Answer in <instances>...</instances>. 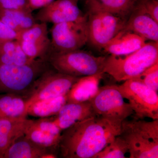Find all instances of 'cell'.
I'll list each match as a JSON object with an SVG mask.
<instances>
[{"mask_svg": "<svg viewBox=\"0 0 158 158\" xmlns=\"http://www.w3.org/2000/svg\"><path fill=\"white\" fill-rule=\"evenodd\" d=\"M30 124L24 135L25 138L43 148L58 149L61 135H55L44 131L31 127Z\"/></svg>", "mask_w": 158, "mask_h": 158, "instance_id": "21", "label": "cell"}, {"mask_svg": "<svg viewBox=\"0 0 158 158\" xmlns=\"http://www.w3.org/2000/svg\"><path fill=\"white\" fill-rule=\"evenodd\" d=\"M26 98L13 94H0V118L25 116Z\"/></svg>", "mask_w": 158, "mask_h": 158, "instance_id": "20", "label": "cell"}, {"mask_svg": "<svg viewBox=\"0 0 158 158\" xmlns=\"http://www.w3.org/2000/svg\"><path fill=\"white\" fill-rule=\"evenodd\" d=\"M34 60L27 57L17 40L0 43V65H25Z\"/></svg>", "mask_w": 158, "mask_h": 158, "instance_id": "19", "label": "cell"}, {"mask_svg": "<svg viewBox=\"0 0 158 158\" xmlns=\"http://www.w3.org/2000/svg\"><path fill=\"white\" fill-rule=\"evenodd\" d=\"M67 102L66 95L39 101L29 106L26 111V116L38 118H48L56 116Z\"/></svg>", "mask_w": 158, "mask_h": 158, "instance_id": "18", "label": "cell"}, {"mask_svg": "<svg viewBox=\"0 0 158 158\" xmlns=\"http://www.w3.org/2000/svg\"><path fill=\"white\" fill-rule=\"evenodd\" d=\"M104 74L79 78L66 94L67 102L90 101L97 93L100 82Z\"/></svg>", "mask_w": 158, "mask_h": 158, "instance_id": "16", "label": "cell"}, {"mask_svg": "<svg viewBox=\"0 0 158 158\" xmlns=\"http://www.w3.org/2000/svg\"><path fill=\"white\" fill-rule=\"evenodd\" d=\"M107 11L127 20L137 4L138 0H98Z\"/></svg>", "mask_w": 158, "mask_h": 158, "instance_id": "22", "label": "cell"}, {"mask_svg": "<svg viewBox=\"0 0 158 158\" xmlns=\"http://www.w3.org/2000/svg\"><path fill=\"white\" fill-rule=\"evenodd\" d=\"M97 116L90 101L82 102H66L52 119L58 127L64 131L78 122Z\"/></svg>", "mask_w": 158, "mask_h": 158, "instance_id": "12", "label": "cell"}, {"mask_svg": "<svg viewBox=\"0 0 158 158\" xmlns=\"http://www.w3.org/2000/svg\"><path fill=\"white\" fill-rule=\"evenodd\" d=\"M127 152V144L124 139L118 135L94 158H124Z\"/></svg>", "mask_w": 158, "mask_h": 158, "instance_id": "24", "label": "cell"}, {"mask_svg": "<svg viewBox=\"0 0 158 158\" xmlns=\"http://www.w3.org/2000/svg\"><path fill=\"white\" fill-rule=\"evenodd\" d=\"M95 114L117 124L134 114L128 103L116 85L99 87L97 93L90 101Z\"/></svg>", "mask_w": 158, "mask_h": 158, "instance_id": "8", "label": "cell"}, {"mask_svg": "<svg viewBox=\"0 0 158 158\" xmlns=\"http://www.w3.org/2000/svg\"><path fill=\"white\" fill-rule=\"evenodd\" d=\"M49 52H65L81 49L88 40L87 16L74 21L54 24Z\"/></svg>", "mask_w": 158, "mask_h": 158, "instance_id": "9", "label": "cell"}, {"mask_svg": "<svg viewBox=\"0 0 158 158\" xmlns=\"http://www.w3.org/2000/svg\"><path fill=\"white\" fill-rule=\"evenodd\" d=\"M85 1H88V0H85Z\"/></svg>", "mask_w": 158, "mask_h": 158, "instance_id": "33", "label": "cell"}, {"mask_svg": "<svg viewBox=\"0 0 158 158\" xmlns=\"http://www.w3.org/2000/svg\"><path fill=\"white\" fill-rule=\"evenodd\" d=\"M4 13L11 18L22 31L31 27L37 23L32 12L20 9H1Z\"/></svg>", "mask_w": 158, "mask_h": 158, "instance_id": "26", "label": "cell"}, {"mask_svg": "<svg viewBox=\"0 0 158 158\" xmlns=\"http://www.w3.org/2000/svg\"><path fill=\"white\" fill-rule=\"evenodd\" d=\"M157 62L158 42L151 41L128 55L106 57L103 73L116 81H125L139 76Z\"/></svg>", "mask_w": 158, "mask_h": 158, "instance_id": "2", "label": "cell"}, {"mask_svg": "<svg viewBox=\"0 0 158 158\" xmlns=\"http://www.w3.org/2000/svg\"><path fill=\"white\" fill-rule=\"evenodd\" d=\"M78 1H54L40 9L34 18L37 22L53 24L77 20L85 16L78 6Z\"/></svg>", "mask_w": 158, "mask_h": 158, "instance_id": "11", "label": "cell"}, {"mask_svg": "<svg viewBox=\"0 0 158 158\" xmlns=\"http://www.w3.org/2000/svg\"><path fill=\"white\" fill-rule=\"evenodd\" d=\"M146 43L143 37L123 29L110 40L103 49L112 56H125L141 48Z\"/></svg>", "mask_w": 158, "mask_h": 158, "instance_id": "13", "label": "cell"}, {"mask_svg": "<svg viewBox=\"0 0 158 158\" xmlns=\"http://www.w3.org/2000/svg\"><path fill=\"white\" fill-rule=\"evenodd\" d=\"M47 23H36L29 28L19 32L17 41L35 42L49 39Z\"/></svg>", "mask_w": 158, "mask_h": 158, "instance_id": "25", "label": "cell"}, {"mask_svg": "<svg viewBox=\"0 0 158 158\" xmlns=\"http://www.w3.org/2000/svg\"><path fill=\"white\" fill-rule=\"evenodd\" d=\"M55 0H28L29 6L31 11L41 9Z\"/></svg>", "mask_w": 158, "mask_h": 158, "instance_id": "30", "label": "cell"}, {"mask_svg": "<svg viewBox=\"0 0 158 158\" xmlns=\"http://www.w3.org/2000/svg\"><path fill=\"white\" fill-rule=\"evenodd\" d=\"M119 135L127 144L130 158H158V119H125Z\"/></svg>", "mask_w": 158, "mask_h": 158, "instance_id": "3", "label": "cell"}, {"mask_svg": "<svg viewBox=\"0 0 158 158\" xmlns=\"http://www.w3.org/2000/svg\"><path fill=\"white\" fill-rule=\"evenodd\" d=\"M106 57L96 56L79 49L65 52H49L46 60L57 71L81 77L103 73Z\"/></svg>", "mask_w": 158, "mask_h": 158, "instance_id": "6", "label": "cell"}, {"mask_svg": "<svg viewBox=\"0 0 158 158\" xmlns=\"http://www.w3.org/2000/svg\"><path fill=\"white\" fill-rule=\"evenodd\" d=\"M58 156L55 153L50 152L45 153L41 157V158H56Z\"/></svg>", "mask_w": 158, "mask_h": 158, "instance_id": "32", "label": "cell"}, {"mask_svg": "<svg viewBox=\"0 0 158 158\" xmlns=\"http://www.w3.org/2000/svg\"><path fill=\"white\" fill-rule=\"evenodd\" d=\"M156 1H158V0H156Z\"/></svg>", "mask_w": 158, "mask_h": 158, "instance_id": "34", "label": "cell"}, {"mask_svg": "<svg viewBox=\"0 0 158 158\" xmlns=\"http://www.w3.org/2000/svg\"><path fill=\"white\" fill-rule=\"evenodd\" d=\"M117 85L123 98L128 101L135 118L158 119V94L138 78Z\"/></svg>", "mask_w": 158, "mask_h": 158, "instance_id": "7", "label": "cell"}, {"mask_svg": "<svg viewBox=\"0 0 158 158\" xmlns=\"http://www.w3.org/2000/svg\"><path fill=\"white\" fill-rule=\"evenodd\" d=\"M138 78L148 88L158 91V62L148 68Z\"/></svg>", "mask_w": 158, "mask_h": 158, "instance_id": "27", "label": "cell"}, {"mask_svg": "<svg viewBox=\"0 0 158 158\" xmlns=\"http://www.w3.org/2000/svg\"><path fill=\"white\" fill-rule=\"evenodd\" d=\"M79 78L48 69L36 81L26 98L25 115L28 107L36 102L66 95Z\"/></svg>", "mask_w": 158, "mask_h": 158, "instance_id": "10", "label": "cell"}, {"mask_svg": "<svg viewBox=\"0 0 158 158\" xmlns=\"http://www.w3.org/2000/svg\"><path fill=\"white\" fill-rule=\"evenodd\" d=\"M50 67L42 59L25 65H0V94H13L26 98L36 81Z\"/></svg>", "mask_w": 158, "mask_h": 158, "instance_id": "4", "label": "cell"}, {"mask_svg": "<svg viewBox=\"0 0 158 158\" xmlns=\"http://www.w3.org/2000/svg\"><path fill=\"white\" fill-rule=\"evenodd\" d=\"M135 8L149 15L158 23V1L138 0Z\"/></svg>", "mask_w": 158, "mask_h": 158, "instance_id": "28", "label": "cell"}, {"mask_svg": "<svg viewBox=\"0 0 158 158\" xmlns=\"http://www.w3.org/2000/svg\"><path fill=\"white\" fill-rule=\"evenodd\" d=\"M31 121L25 116L0 118V158L12 143L24 136Z\"/></svg>", "mask_w": 158, "mask_h": 158, "instance_id": "14", "label": "cell"}, {"mask_svg": "<svg viewBox=\"0 0 158 158\" xmlns=\"http://www.w3.org/2000/svg\"><path fill=\"white\" fill-rule=\"evenodd\" d=\"M124 29L146 40L158 42V23L136 8L127 21Z\"/></svg>", "mask_w": 158, "mask_h": 158, "instance_id": "15", "label": "cell"}, {"mask_svg": "<svg viewBox=\"0 0 158 158\" xmlns=\"http://www.w3.org/2000/svg\"><path fill=\"white\" fill-rule=\"evenodd\" d=\"M86 2L88 43L96 48L103 49L110 40L124 28L127 20L107 11L98 0Z\"/></svg>", "mask_w": 158, "mask_h": 158, "instance_id": "5", "label": "cell"}, {"mask_svg": "<svg viewBox=\"0 0 158 158\" xmlns=\"http://www.w3.org/2000/svg\"><path fill=\"white\" fill-rule=\"evenodd\" d=\"M18 42L23 52L31 60H34L38 59L46 60V57L50 48V39L39 42H31L23 41Z\"/></svg>", "mask_w": 158, "mask_h": 158, "instance_id": "23", "label": "cell"}, {"mask_svg": "<svg viewBox=\"0 0 158 158\" xmlns=\"http://www.w3.org/2000/svg\"><path fill=\"white\" fill-rule=\"evenodd\" d=\"M19 33L9 28L0 20V43L10 40H17Z\"/></svg>", "mask_w": 158, "mask_h": 158, "instance_id": "29", "label": "cell"}, {"mask_svg": "<svg viewBox=\"0 0 158 158\" xmlns=\"http://www.w3.org/2000/svg\"><path fill=\"white\" fill-rule=\"evenodd\" d=\"M0 9L13 10L18 9L15 6L12 0H0Z\"/></svg>", "mask_w": 158, "mask_h": 158, "instance_id": "31", "label": "cell"}, {"mask_svg": "<svg viewBox=\"0 0 158 158\" xmlns=\"http://www.w3.org/2000/svg\"><path fill=\"white\" fill-rule=\"evenodd\" d=\"M121 124L95 116L78 122L62 131L59 144L64 158H94L116 136Z\"/></svg>", "mask_w": 158, "mask_h": 158, "instance_id": "1", "label": "cell"}, {"mask_svg": "<svg viewBox=\"0 0 158 158\" xmlns=\"http://www.w3.org/2000/svg\"><path fill=\"white\" fill-rule=\"evenodd\" d=\"M48 152V149L39 147L23 136L7 148L2 158H41Z\"/></svg>", "mask_w": 158, "mask_h": 158, "instance_id": "17", "label": "cell"}]
</instances>
